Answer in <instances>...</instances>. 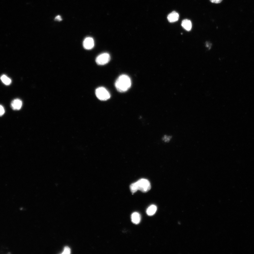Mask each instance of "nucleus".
<instances>
[{
	"label": "nucleus",
	"instance_id": "obj_1",
	"mask_svg": "<svg viewBox=\"0 0 254 254\" xmlns=\"http://www.w3.org/2000/svg\"><path fill=\"white\" fill-rule=\"evenodd\" d=\"M115 85L116 89L119 92H125L131 87V80L127 75H121L116 80Z\"/></svg>",
	"mask_w": 254,
	"mask_h": 254
},
{
	"label": "nucleus",
	"instance_id": "obj_2",
	"mask_svg": "<svg viewBox=\"0 0 254 254\" xmlns=\"http://www.w3.org/2000/svg\"><path fill=\"white\" fill-rule=\"evenodd\" d=\"M95 94L98 99L102 101H106L109 99L111 95L109 92L105 88L101 87L96 90Z\"/></svg>",
	"mask_w": 254,
	"mask_h": 254
},
{
	"label": "nucleus",
	"instance_id": "obj_3",
	"mask_svg": "<svg viewBox=\"0 0 254 254\" xmlns=\"http://www.w3.org/2000/svg\"><path fill=\"white\" fill-rule=\"evenodd\" d=\"M138 190L143 193H147L149 191L151 188V185L149 180L142 179L137 181Z\"/></svg>",
	"mask_w": 254,
	"mask_h": 254
},
{
	"label": "nucleus",
	"instance_id": "obj_4",
	"mask_svg": "<svg viewBox=\"0 0 254 254\" xmlns=\"http://www.w3.org/2000/svg\"><path fill=\"white\" fill-rule=\"evenodd\" d=\"M111 57L108 53H103L98 56L96 59L97 63L99 65H104L110 61Z\"/></svg>",
	"mask_w": 254,
	"mask_h": 254
},
{
	"label": "nucleus",
	"instance_id": "obj_5",
	"mask_svg": "<svg viewBox=\"0 0 254 254\" xmlns=\"http://www.w3.org/2000/svg\"><path fill=\"white\" fill-rule=\"evenodd\" d=\"M83 46L86 50H90L94 48V42L93 39L90 37L85 38L83 42Z\"/></svg>",
	"mask_w": 254,
	"mask_h": 254
},
{
	"label": "nucleus",
	"instance_id": "obj_6",
	"mask_svg": "<svg viewBox=\"0 0 254 254\" xmlns=\"http://www.w3.org/2000/svg\"><path fill=\"white\" fill-rule=\"evenodd\" d=\"M11 107L14 110H19L22 106V101L19 99H15L12 101L11 104Z\"/></svg>",
	"mask_w": 254,
	"mask_h": 254
},
{
	"label": "nucleus",
	"instance_id": "obj_7",
	"mask_svg": "<svg viewBox=\"0 0 254 254\" xmlns=\"http://www.w3.org/2000/svg\"><path fill=\"white\" fill-rule=\"evenodd\" d=\"M179 17V15L177 12L174 11L168 15L167 19L168 21L173 23L178 21Z\"/></svg>",
	"mask_w": 254,
	"mask_h": 254
},
{
	"label": "nucleus",
	"instance_id": "obj_8",
	"mask_svg": "<svg viewBox=\"0 0 254 254\" xmlns=\"http://www.w3.org/2000/svg\"><path fill=\"white\" fill-rule=\"evenodd\" d=\"M131 219L133 223L136 225L138 224L141 221V215L138 212H134L131 215Z\"/></svg>",
	"mask_w": 254,
	"mask_h": 254
},
{
	"label": "nucleus",
	"instance_id": "obj_9",
	"mask_svg": "<svg viewBox=\"0 0 254 254\" xmlns=\"http://www.w3.org/2000/svg\"><path fill=\"white\" fill-rule=\"evenodd\" d=\"M181 25L184 29L188 31L191 30L192 27L191 21L188 19L183 20L181 23Z\"/></svg>",
	"mask_w": 254,
	"mask_h": 254
},
{
	"label": "nucleus",
	"instance_id": "obj_10",
	"mask_svg": "<svg viewBox=\"0 0 254 254\" xmlns=\"http://www.w3.org/2000/svg\"><path fill=\"white\" fill-rule=\"evenodd\" d=\"M157 207L156 206L154 205H152L150 206L148 208H147V213L149 216H152L156 213L157 211Z\"/></svg>",
	"mask_w": 254,
	"mask_h": 254
},
{
	"label": "nucleus",
	"instance_id": "obj_11",
	"mask_svg": "<svg viewBox=\"0 0 254 254\" xmlns=\"http://www.w3.org/2000/svg\"><path fill=\"white\" fill-rule=\"evenodd\" d=\"M1 79L2 82L5 85H9L11 84V79L7 77L6 75H2L1 77Z\"/></svg>",
	"mask_w": 254,
	"mask_h": 254
},
{
	"label": "nucleus",
	"instance_id": "obj_12",
	"mask_svg": "<svg viewBox=\"0 0 254 254\" xmlns=\"http://www.w3.org/2000/svg\"><path fill=\"white\" fill-rule=\"evenodd\" d=\"M130 188L131 193L133 194L136 192L138 190L136 182L131 184L130 186Z\"/></svg>",
	"mask_w": 254,
	"mask_h": 254
},
{
	"label": "nucleus",
	"instance_id": "obj_13",
	"mask_svg": "<svg viewBox=\"0 0 254 254\" xmlns=\"http://www.w3.org/2000/svg\"><path fill=\"white\" fill-rule=\"evenodd\" d=\"M71 249L69 247H64L63 252L62 254H69L71 253Z\"/></svg>",
	"mask_w": 254,
	"mask_h": 254
},
{
	"label": "nucleus",
	"instance_id": "obj_14",
	"mask_svg": "<svg viewBox=\"0 0 254 254\" xmlns=\"http://www.w3.org/2000/svg\"><path fill=\"white\" fill-rule=\"evenodd\" d=\"M5 110L3 106L0 105V116H3Z\"/></svg>",
	"mask_w": 254,
	"mask_h": 254
},
{
	"label": "nucleus",
	"instance_id": "obj_15",
	"mask_svg": "<svg viewBox=\"0 0 254 254\" xmlns=\"http://www.w3.org/2000/svg\"><path fill=\"white\" fill-rule=\"evenodd\" d=\"M210 1L212 3L218 4L220 3L222 1V0H210Z\"/></svg>",
	"mask_w": 254,
	"mask_h": 254
},
{
	"label": "nucleus",
	"instance_id": "obj_16",
	"mask_svg": "<svg viewBox=\"0 0 254 254\" xmlns=\"http://www.w3.org/2000/svg\"><path fill=\"white\" fill-rule=\"evenodd\" d=\"M170 139L171 137L170 136H165L164 138V140L165 142H168L170 141Z\"/></svg>",
	"mask_w": 254,
	"mask_h": 254
},
{
	"label": "nucleus",
	"instance_id": "obj_17",
	"mask_svg": "<svg viewBox=\"0 0 254 254\" xmlns=\"http://www.w3.org/2000/svg\"><path fill=\"white\" fill-rule=\"evenodd\" d=\"M55 20L57 21H61L62 20V19L60 15H58L56 17Z\"/></svg>",
	"mask_w": 254,
	"mask_h": 254
},
{
	"label": "nucleus",
	"instance_id": "obj_18",
	"mask_svg": "<svg viewBox=\"0 0 254 254\" xmlns=\"http://www.w3.org/2000/svg\"><path fill=\"white\" fill-rule=\"evenodd\" d=\"M206 46L209 49L211 48V45L210 43H206Z\"/></svg>",
	"mask_w": 254,
	"mask_h": 254
}]
</instances>
